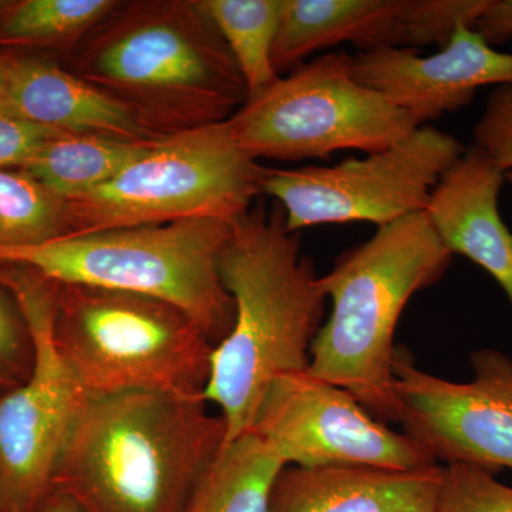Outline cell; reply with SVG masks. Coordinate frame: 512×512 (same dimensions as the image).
I'll return each mask as SVG.
<instances>
[{"label":"cell","instance_id":"obj_29","mask_svg":"<svg viewBox=\"0 0 512 512\" xmlns=\"http://www.w3.org/2000/svg\"><path fill=\"white\" fill-rule=\"evenodd\" d=\"M6 64H8V53H0V114H2L3 99H5Z\"/></svg>","mask_w":512,"mask_h":512},{"label":"cell","instance_id":"obj_14","mask_svg":"<svg viewBox=\"0 0 512 512\" xmlns=\"http://www.w3.org/2000/svg\"><path fill=\"white\" fill-rule=\"evenodd\" d=\"M357 82L412 114L419 126L468 106L485 86H512V53L498 52L461 23L439 52L394 47L353 57Z\"/></svg>","mask_w":512,"mask_h":512},{"label":"cell","instance_id":"obj_28","mask_svg":"<svg viewBox=\"0 0 512 512\" xmlns=\"http://www.w3.org/2000/svg\"><path fill=\"white\" fill-rule=\"evenodd\" d=\"M29 512H84L72 498L60 491L52 490Z\"/></svg>","mask_w":512,"mask_h":512},{"label":"cell","instance_id":"obj_11","mask_svg":"<svg viewBox=\"0 0 512 512\" xmlns=\"http://www.w3.org/2000/svg\"><path fill=\"white\" fill-rule=\"evenodd\" d=\"M251 431L286 467L417 470L437 464L426 448L389 429L353 394L308 370L272 382Z\"/></svg>","mask_w":512,"mask_h":512},{"label":"cell","instance_id":"obj_13","mask_svg":"<svg viewBox=\"0 0 512 512\" xmlns=\"http://www.w3.org/2000/svg\"><path fill=\"white\" fill-rule=\"evenodd\" d=\"M491 0H282L272 52L281 76L306 57L352 43L360 53L446 46L458 25L476 28Z\"/></svg>","mask_w":512,"mask_h":512},{"label":"cell","instance_id":"obj_21","mask_svg":"<svg viewBox=\"0 0 512 512\" xmlns=\"http://www.w3.org/2000/svg\"><path fill=\"white\" fill-rule=\"evenodd\" d=\"M119 5L114 0H23L0 18V43L72 52Z\"/></svg>","mask_w":512,"mask_h":512},{"label":"cell","instance_id":"obj_24","mask_svg":"<svg viewBox=\"0 0 512 512\" xmlns=\"http://www.w3.org/2000/svg\"><path fill=\"white\" fill-rule=\"evenodd\" d=\"M474 146L481 148L512 184V86L494 87L476 127Z\"/></svg>","mask_w":512,"mask_h":512},{"label":"cell","instance_id":"obj_27","mask_svg":"<svg viewBox=\"0 0 512 512\" xmlns=\"http://www.w3.org/2000/svg\"><path fill=\"white\" fill-rule=\"evenodd\" d=\"M478 33L491 46L505 43L512 37V0H491L490 6L478 19Z\"/></svg>","mask_w":512,"mask_h":512},{"label":"cell","instance_id":"obj_5","mask_svg":"<svg viewBox=\"0 0 512 512\" xmlns=\"http://www.w3.org/2000/svg\"><path fill=\"white\" fill-rule=\"evenodd\" d=\"M53 332L86 397L147 392L204 399L215 345L171 303L57 284Z\"/></svg>","mask_w":512,"mask_h":512},{"label":"cell","instance_id":"obj_16","mask_svg":"<svg viewBox=\"0 0 512 512\" xmlns=\"http://www.w3.org/2000/svg\"><path fill=\"white\" fill-rule=\"evenodd\" d=\"M2 114L67 134H96L120 140H160L128 107L59 64L10 55Z\"/></svg>","mask_w":512,"mask_h":512},{"label":"cell","instance_id":"obj_9","mask_svg":"<svg viewBox=\"0 0 512 512\" xmlns=\"http://www.w3.org/2000/svg\"><path fill=\"white\" fill-rule=\"evenodd\" d=\"M33 348L32 372L0 397V512H29L52 491L53 474L86 399L57 350V282L25 266L0 264Z\"/></svg>","mask_w":512,"mask_h":512},{"label":"cell","instance_id":"obj_7","mask_svg":"<svg viewBox=\"0 0 512 512\" xmlns=\"http://www.w3.org/2000/svg\"><path fill=\"white\" fill-rule=\"evenodd\" d=\"M266 171L227 120L171 134L106 184L66 200L69 235L188 220L234 224L262 194Z\"/></svg>","mask_w":512,"mask_h":512},{"label":"cell","instance_id":"obj_17","mask_svg":"<svg viewBox=\"0 0 512 512\" xmlns=\"http://www.w3.org/2000/svg\"><path fill=\"white\" fill-rule=\"evenodd\" d=\"M444 467H285L268 512H437Z\"/></svg>","mask_w":512,"mask_h":512},{"label":"cell","instance_id":"obj_22","mask_svg":"<svg viewBox=\"0 0 512 512\" xmlns=\"http://www.w3.org/2000/svg\"><path fill=\"white\" fill-rule=\"evenodd\" d=\"M67 235L66 200L22 171H0V249L36 247Z\"/></svg>","mask_w":512,"mask_h":512},{"label":"cell","instance_id":"obj_2","mask_svg":"<svg viewBox=\"0 0 512 512\" xmlns=\"http://www.w3.org/2000/svg\"><path fill=\"white\" fill-rule=\"evenodd\" d=\"M227 436L204 399L131 392L86 397L52 490L84 512H183Z\"/></svg>","mask_w":512,"mask_h":512},{"label":"cell","instance_id":"obj_3","mask_svg":"<svg viewBox=\"0 0 512 512\" xmlns=\"http://www.w3.org/2000/svg\"><path fill=\"white\" fill-rule=\"evenodd\" d=\"M70 66L160 136L221 123L247 100L201 0L119 2L70 52Z\"/></svg>","mask_w":512,"mask_h":512},{"label":"cell","instance_id":"obj_26","mask_svg":"<svg viewBox=\"0 0 512 512\" xmlns=\"http://www.w3.org/2000/svg\"><path fill=\"white\" fill-rule=\"evenodd\" d=\"M62 134L67 133L0 114V171L9 167L23 170L50 140Z\"/></svg>","mask_w":512,"mask_h":512},{"label":"cell","instance_id":"obj_19","mask_svg":"<svg viewBox=\"0 0 512 512\" xmlns=\"http://www.w3.org/2000/svg\"><path fill=\"white\" fill-rule=\"evenodd\" d=\"M151 143L96 134H62L50 140L20 171L57 197L70 200L116 177Z\"/></svg>","mask_w":512,"mask_h":512},{"label":"cell","instance_id":"obj_18","mask_svg":"<svg viewBox=\"0 0 512 512\" xmlns=\"http://www.w3.org/2000/svg\"><path fill=\"white\" fill-rule=\"evenodd\" d=\"M285 467L265 440L252 431L242 434L221 448L183 512H268L272 487Z\"/></svg>","mask_w":512,"mask_h":512},{"label":"cell","instance_id":"obj_6","mask_svg":"<svg viewBox=\"0 0 512 512\" xmlns=\"http://www.w3.org/2000/svg\"><path fill=\"white\" fill-rule=\"evenodd\" d=\"M232 224L188 220L69 235L36 247L0 249V264L25 266L57 284L140 293L183 309L215 346L234 325L218 256Z\"/></svg>","mask_w":512,"mask_h":512},{"label":"cell","instance_id":"obj_1","mask_svg":"<svg viewBox=\"0 0 512 512\" xmlns=\"http://www.w3.org/2000/svg\"><path fill=\"white\" fill-rule=\"evenodd\" d=\"M218 272L235 318L212 350L204 400L220 407L227 446L251 431L275 379L308 370L328 298L312 259L302 255L301 235L288 231L276 201L271 210L255 202L232 224Z\"/></svg>","mask_w":512,"mask_h":512},{"label":"cell","instance_id":"obj_10","mask_svg":"<svg viewBox=\"0 0 512 512\" xmlns=\"http://www.w3.org/2000/svg\"><path fill=\"white\" fill-rule=\"evenodd\" d=\"M466 151L456 137L420 126L382 153L335 165L268 168L262 194L275 198L291 232L370 222L377 228L426 210L440 175Z\"/></svg>","mask_w":512,"mask_h":512},{"label":"cell","instance_id":"obj_20","mask_svg":"<svg viewBox=\"0 0 512 512\" xmlns=\"http://www.w3.org/2000/svg\"><path fill=\"white\" fill-rule=\"evenodd\" d=\"M244 79L247 99L279 79L272 64L282 0H201Z\"/></svg>","mask_w":512,"mask_h":512},{"label":"cell","instance_id":"obj_15","mask_svg":"<svg viewBox=\"0 0 512 512\" xmlns=\"http://www.w3.org/2000/svg\"><path fill=\"white\" fill-rule=\"evenodd\" d=\"M505 181L473 144L440 175L424 214L444 248L487 271L512 302V232L498 210Z\"/></svg>","mask_w":512,"mask_h":512},{"label":"cell","instance_id":"obj_8","mask_svg":"<svg viewBox=\"0 0 512 512\" xmlns=\"http://www.w3.org/2000/svg\"><path fill=\"white\" fill-rule=\"evenodd\" d=\"M348 52L323 53L299 64L227 120L249 157L326 160L336 151L382 153L419 123L382 94L357 82Z\"/></svg>","mask_w":512,"mask_h":512},{"label":"cell","instance_id":"obj_4","mask_svg":"<svg viewBox=\"0 0 512 512\" xmlns=\"http://www.w3.org/2000/svg\"><path fill=\"white\" fill-rule=\"evenodd\" d=\"M451 261L424 211L346 249L319 276L332 312L313 340L308 372L353 394L377 420L396 423L397 323L414 293L437 284Z\"/></svg>","mask_w":512,"mask_h":512},{"label":"cell","instance_id":"obj_25","mask_svg":"<svg viewBox=\"0 0 512 512\" xmlns=\"http://www.w3.org/2000/svg\"><path fill=\"white\" fill-rule=\"evenodd\" d=\"M32 366V340L25 320L0 291V386L25 382Z\"/></svg>","mask_w":512,"mask_h":512},{"label":"cell","instance_id":"obj_12","mask_svg":"<svg viewBox=\"0 0 512 512\" xmlns=\"http://www.w3.org/2000/svg\"><path fill=\"white\" fill-rule=\"evenodd\" d=\"M471 366V382H448L420 370L406 349H396V423L447 466L512 470V360L500 350L481 349Z\"/></svg>","mask_w":512,"mask_h":512},{"label":"cell","instance_id":"obj_23","mask_svg":"<svg viewBox=\"0 0 512 512\" xmlns=\"http://www.w3.org/2000/svg\"><path fill=\"white\" fill-rule=\"evenodd\" d=\"M437 512H512V487L483 468L448 464Z\"/></svg>","mask_w":512,"mask_h":512}]
</instances>
